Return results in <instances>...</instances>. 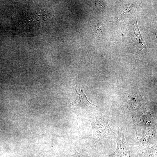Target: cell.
<instances>
[{
	"label": "cell",
	"instance_id": "6da1fadb",
	"mask_svg": "<svg viewBox=\"0 0 157 157\" xmlns=\"http://www.w3.org/2000/svg\"><path fill=\"white\" fill-rule=\"evenodd\" d=\"M93 131V138L97 145L100 141L106 138L115 140L116 137L109 126L107 117L102 115H96L90 117Z\"/></svg>",
	"mask_w": 157,
	"mask_h": 157
},
{
	"label": "cell",
	"instance_id": "7a4b0ae2",
	"mask_svg": "<svg viewBox=\"0 0 157 157\" xmlns=\"http://www.w3.org/2000/svg\"><path fill=\"white\" fill-rule=\"evenodd\" d=\"M115 140L117 144L116 149L110 157H130V148L120 127L118 128L117 135Z\"/></svg>",
	"mask_w": 157,
	"mask_h": 157
},
{
	"label": "cell",
	"instance_id": "3957f363",
	"mask_svg": "<svg viewBox=\"0 0 157 157\" xmlns=\"http://www.w3.org/2000/svg\"><path fill=\"white\" fill-rule=\"evenodd\" d=\"M142 137L139 140L142 148L157 145L156 131L154 127L142 129Z\"/></svg>",
	"mask_w": 157,
	"mask_h": 157
},
{
	"label": "cell",
	"instance_id": "277c9868",
	"mask_svg": "<svg viewBox=\"0 0 157 157\" xmlns=\"http://www.w3.org/2000/svg\"><path fill=\"white\" fill-rule=\"evenodd\" d=\"M83 88L80 86L75 90L77 96L75 100L71 104V106L75 108H93L96 106L95 105L91 103L88 99L84 93Z\"/></svg>",
	"mask_w": 157,
	"mask_h": 157
},
{
	"label": "cell",
	"instance_id": "5b68a950",
	"mask_svg": "<svg viewBox=\"0 0 157 157\" xmlns=\"http://www.w3.org/2000/svg\"><path fill=\"white\" fill-rule=\"evenodd\" d=\"M144 157H157V145L142 148Z\"/></svg>",
	"mask_w": 157,
	"mask_h": 157
},
{
	"label": "cell",
	"instance_id": "8992f818",
	"mask_svg": "<svg viewBox=\"0 0 157 157\" xmlns=\"http://www.w3.org/2000/svg\"><path fill=\"white\" fill-rule=\"evenodd\" d=\"M63 157H101L99 156H86L82 154L74 149L72 152L64 155Z\"/></svg>",
	"mask_w": 157,
	"mask_h": 157
},
{
	"label": "cell",
	"instance_id": "52a82bcc",
	"mask_svg": "<svg viewBox=\"0 0 157 157\" xmlns=\"http://www.w3.org/2000/svg\"><path fill=\"white\" fill-rule=\"evenodd\" d=\"M105 5L102 1H97L95 3L94 8L97 11H100L105 8Z\"/></svg>",
	"mask_w": 157,
	"mask_h": 157
}]
</instances>
